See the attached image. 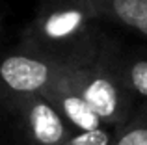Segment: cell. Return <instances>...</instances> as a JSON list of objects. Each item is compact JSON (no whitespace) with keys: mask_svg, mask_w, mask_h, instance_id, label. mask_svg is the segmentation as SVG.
<instances>
[{"mask_svg":"<svg viewBox=\"0 0 147 145\" xmlns=\"http://www.w3.org/2000/svg\"><path fill=\"white\" fill-rule=\"evenodd\" d=\"M93 0H36L17 48L61 67H82L97 58L110 34Z\"/></svg>","mask_w":147,"mask_h":145,"instance_id":"cell-1","label":"cell"},{"mask_svg":"<svg viewBox=\"0 0 147 145\" xmlns=\"http://www.w3.org/2000/svg\"><path fill=\"white\" fill-rule=\"evenodd\" d=\"M121 43L108 37L93 62L82 67H67L65 78L91 106L106 127L119 130L132 115L138 99L127 87L117 65Z\"/></svg>","mask_w":147,"mask_h":145,"instance_id":"cell-2","label":"cell"},{"mask_svg":"<svg viewBox=\"0 0 147 145\" xmlns=\"http://www.w3.org/2000/svg\"><path fill=\"white\" fill-rule=\"evenodd\" d=\"M0 130L4 145H63L75 134L41 93H26L0 102Z\"/></svg>","mask_w":147,"mask_h":145,"instance_id":"cell-3","label":"cell"},{"mask_svg":"<svg viewBox=\"0 0 147 145\" xmlns=\"http://www.w3.org/2000/svg\"><path fill=\"white\" fill-rule=\"evenodd\" d=\"M65 67L13 48L0 50V102L26 93H41Z\"/></svg>","mask_w":147,"mask_h":145,"instance_id":"cell-4","label":"cell"},{"mask_svg":"<svg viewBox=\"0 0 147 145\" xmlns=\"http://www.w3.org/2000/svg\"><path fill=\"white\" fill-rule=\"evenodd\" d=\"M65 72H67V67L49 87L41 91V95L49 99V102L61 113V117L75 132H90L106 127L97 117V113L91 110V106L80 97L78 91L67 82Z\"/></svg>","mask_w":147,"mask_h":145,"instance_id":"cell-5","label":"cell"},{"mask_svg":"<svg viewBox=\"0 0 147 145\" xmlns=\"http://www.w3.org/2000/svg\"><path fill=\"white\" fill-rule=\"evenodd\" d=\"M104 22H112L147 43V0H93Z\"/></svg>","mask_w":147,"mask_h":145,"instance_id":"cell-6","label":"cell"},{"mask_svg":"<svg viewBox=\"0 0 147 145\" xmlns=\"http://www.w3.org/2000/svg\"><path fill=\"white\" fill-rule=\"evenodd\" d=\"M117 65L127 87L138 101H147V45L123 47L117 54Z\"/></svg>","mask_w":147,"mask_h":145,"instance_id":"cell-7","label":"cell"},{"mask_svg":"<svg viewBox=\"0 0 147 145\" xmlns=\"http://www.w3.org/2000/svg\"><path fill=\"white\" fill-rule=\"evenodd\" d=\"M112 145H147V101H138L129 121L115 130Z\"/></svg>","mask_w":147,"mask_h":145,"instance_id":"cell-8","label":"cell"},{"mask_svg":"<svg viewBox=\"0 0 147 145\" xmlns=\"http://www.w3.org/2000/svg\"><path fill=\"white\" fill-rule=\"evenodd\" d=\"M115 130L110 127H100L90 132H75L63 145H112Z\"/></svg>","mask_w":147,"mask_h":145,"instance_id":"cell-9","label":"cell"},{"mask_svg":"<svg viewBox=\"0 0 147 145\" xmlns=\"http://www.w3.org/2000/svg\"><path fill=\"white\" fill-rule=\"evenodd\" d=\"M0 50H2V41H0Z\"/></svg>","mask_w":147,"mask_h":145,"instance_id":"cell-10","label":"cell"}]
</instances>
